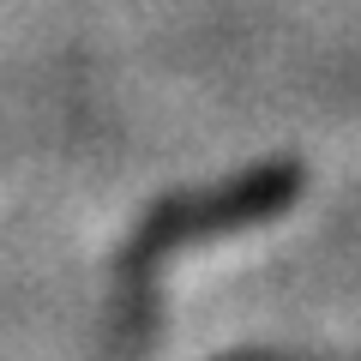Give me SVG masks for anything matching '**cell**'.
Listing matches in <instances>:
<instances>
[{
	"label": "cell",
	"mask_w": 361,
	"mask_h": 361,
	"mask_svg": "<svg viewBox=\"0 0 361 361\" xmlns=\"http://www.w3.org/2000/svg\"><path fill=\"white\" fill-rule=\"evenodd\" d=\"M301 175L295 169H265L259 180H247V187H229V199H217V205H163L151 223L139 229V241H133V253L121 259V277H139V271L157 265V253L163 247H175L180 235H199L211 229V223H247V217H265V211H277L283 199H295Z\"/></svg>",
	"instance_id": "1"
},
{
	"label": "cell",
	"mask_w": 361,
	"mask_h": 361,
	"mask_svg": "<svg viewBox=\"0 0 361 361\" xmlns=\"http://www.w3.org/2000/svg\"><path fill=\"white\" fill-rule=\"evenodd\" d=\"M247 361H277V355H247Z\"/></svg>",
	"instance_id": "2"
}]
</instances>
